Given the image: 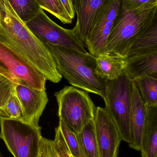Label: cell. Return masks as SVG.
Masks as SVG:
<instances>
[{"mask_svg": "<svg viewBox=\"0 0 157 157\" xmlns=\"http://www.w3.org/2000/svg\"><path fill=\"white\" fill-rule=\"evenodd\" d=\"M54 59L62 77L73 86L104 97L106 80L95 73L96 58L90 53L45 44Z\"/></svg>", "mask_w": 157, "mask_h": 157, "instance_id": "obj_2", "label": "cell"}, {"mask_svg": "<svg viewBox=\"0 0 157 157\" xmlns=\"http://www.w3.org/2000/svg\"><path fill=\"white\" fill-rule=\"evenodd\" d=\"M40 7L58 18L63 24L73 22L65 13L59 0H35Z\"/></svg>", "mask_w": 157, "mask_h": 157, "instance_id": "obj_22", "label": "cell"}, {"mask_svg": "<svg viewBox=\"0 0 157 157\" xmlns=\"http://www.w3.org/2000/svg\"><path fill=\"white\" fill-rule=\"evenodd\" d=\"M0 75L13 84L23 82L37 89L46 90L45 77L1 39Z\"/></svg>", "mask_w": 157, "mask_h": 157, "instance_id": "obj_8", "label": "cell"}, {"mask_svg": "<svg viewBox=\"0 0 157 157\" xmlns=\"http://www.w3.org/2000/svg\"><path fill=\"white\" fill-rule=\"evenodd\" d=\"M59 1L67 15L73 20L75 15V12L73 0H59Z\"/></svg>", "mask_w": 157, "mask_h": 157, "instance_id": "obj_27", "label": "cell"}, {"mask_svg": "<svg viewBox=\"0 0 157 157\" xmlns=\"http://www.w3.org/2000/svg\"><path fill=\"white\" fill-rule=\"evenodd\" d=\"M132 81L124 75L114 80H106L103 99L105 106L117 124L122 141L129 144L131 139L130 117Z\"/></svg>", "mask_w": 157, "mask_h": 157, "instance_id": "obj_6", "label": "cell"}, {"mask_svg": "<svg viewBox=\"0 0 157 157\" xmlns=\"http://www.w3.org/2000/svg\"><path fill=\"white\" fill-rule=\"evenodd\" d=\"M14 90L13 83L8 79L0 75V111L5 116L6 103Z\"/></svg>", "mask_w": 157, "mask_h": 157, "instance_id": "obj_25", "label": "cell"}, {"mask_svg": "<svg viewBox=\"0 0 157 157\" xmlns=\"http://www.w3.org/2000/svg\"><path fill=\"white\" fill-rule=\"evenodd\" d=\"M135 81L145 105H157V78L142 77Z\"/></svg>", "mask_w": 157, "mask_h": 157, "instance_id": "obj_19", "label": "cell"}, {"mask_svg": "<svg viewBox=\"0 0 157 157\" xmlns=\"http://www.w3.org/2000/svg\"><path fill=\"white\" fill-rule=\"evenodd\" d=\"M145 104L141 97L135 81H132L131 108L130 117L131 139L129 143L131 148L140 151L141 149L143 131L146 120Z\"/></svg>", "mask_w": 157, "mask_h": 157, "instance_id": "obj_12", "label": "cell"}, {"mask_svg": "<svg viewBox=\"0 0 157 157\" xmlns=\"http://www.w3.org/2000/svg\"><path fill=\"white\" fill-rule=\"evenodd\" d=\"M4 116L12 119L22 120L23 113L22 109L14 89L6 103Z\"/></svg>", "mask_w": 157, "mask_h": 157, "instance_id": "obj_24", "label": "cell"}, {"mask_svg": "<svg viewBox=\"0 0 157 157\" xmlns=\"http://www.w3.org/2000/svg\"><path fill=\"white\" fill-rule=\"evenodd\" d=\"M125 59L124 75L131 81L145 77L157 78V52L132 55Z\"/></svg>", "mask_w": 157, "mask_h": 157, "instance_id": "obj_14", "label": "cell"}, {"mask_svg": "<svg viewBox=\"0 0 157 157\" xmlns=\"http://www.w3.org/2000/svg\"><path fill=\"white\" fill-rule=\"evenodd\" d=\"M96 60L95 73L105 80H114L124 74L125 59L112 55L103 54Z\"/></svg>", "mask_w": 157, "mask_h": 157, "instance_id": "obj_16", "label": "cell"}, {"mask_svg": "<svg viewBox=\"0 0 157 157\" xmlns=\"http://www.w3.org/2000/svg\"><path fill=\"white\" fill-rule=\"evenodd\" d=\"M48 147H49V143H48ZM49 157H50L49 156Z\"/></svg>", "mask_w": 157, "mask_h": 157, "instance_id": "obj_31", "label": "cell"}, {"mask_svg": "<svg viewBox=\"0 0 157 157\" xmlns=\"http://www.w3.org/2000/svg\"></svg>", "mask_w": 157, "mask_h": 157, "instance_id": "obj_32", "label": "cell"}, {"mask_svg": "<svg viewBox=\"0 0 157 157\" xmlns=\"http://www.w3.org/2000/svg\"><path fill=\"white\" fill-rule=\"evenodd\" d=\"M121 1L104 0L96 16L84 43L89 53L96 58L104 54L108 37L120 12Z\"/></svg>", "mask_w": 157, "mask_h": 157, "instance_id": "obj_9", "label": "cell"}, {"mask_svg": "<svg viewBox=\"0 0 157 157\" xmlns=\"http://www.w3.org/2000/svg\"><path fill=\"white\" fill-rule=\"evenodd\" d=\"M59 120L63 121L76 134L94 120L96 105L88 92L75 87L66 86L55 92Z\"/></svg>", "mask_w": 157, "mask_h": 157, "instance_id": "obj_5", "label": "cell"}, {"mask_svg": "<svg viewBox=\"0 0 157 157\" xmlns=\"http://www.w3.org/2000/svg\"><path fill=\"white\" fill-rule=\"evenodd\" d=\"M16 13L25 23L32 19L41 8L35 0H7Z\"/></svg>", "mask_w": 157, "mask_h": 157, "instance_id": "obj_20", "label": "cell"}, {"mask_svg": "<svg viewBox=\"0 0 157 157\" xmlns=\"http://www.w3.org/2000/svg\"><path fill=\"white\" fill-rule=\"evenodd\" d=\"M26 24L44 44L71 49L82 53L87 52L74 28L70 29L62 27L51 20L42 9Z\"/></svg>", "mask_w": 157, "mask_h": 157, "instance_id": "obj_7", "label": "cell"}, {"mask_svg": "<svg viewBox=\"0 0 157 157\" xmlns=\"http://www.w3.org/2000/svg\"><path fill=\"white\" fill-rule=\"evenodd\" d=\"M157 4L137 9L120 7L108 37L104 54L125 59L132 44L157 21Z\"/></svg>", "mask_w": 157, "mask_h": 157, "instance_id": "obj_3", "label": "cell"}, {"mask_svg": "<svg viewBox=\"0 0 157 157\" xmlns=\"http://www.w3.org/2000/svg\"><path fill=\"white\" fill-rule=\"evenodd\" d=\"M82 151L85 157H99L94 120L77 134Z\"/></svg>", "mask_w": 157, "mask_h": 157, "instance_id": "obj_18", "label": "cell"}, {"mask_svg": "<svg viewBox=\"0 0 157 157\" xmlns=\"http://www.w3.org/2000/svg\"><path fill=\"white\" fill-rule=\"evenodd\" d=\"M157 4V0H122L121 7L126 10L137 9L147 4Z\"/></svg>", "mask_w": 157, "mask_h": 157, "instance_id": "obj_26", "label": "cell"}, {"mask_svg": "<svg viewBox=\"0 0 157 157\" xmlns=\"http://www.w3.org/2000/svg\"><path fill=\"white\" fill-rule=\"evenodd\" d=\"M0 157H3L2 155V153H1V150H0Z\"/></svg>", "mask_w": 157, "mask_h": 157, "instance_id": "obj_30", "label": "cell"}, {"mask_svg": "<svg viewBox=\"0 0 157 157\" xmlns=\"http://www.w3.org/2000/svg\"><path fill=\"white\" fill-rule=\"evenodd\" d=\"M58 127L73 156L85 157L81 149L76 134L73 132L62 120H59Z\"/></svg>", "mask_w": 157, "mask_h": 157, "instance_id": "obj_21", "label": "cell"}, {"mask_svg": "<svg viewBox=\"0 0 157 157\" xmlns=\"http://www.w3.org/2000/svg\"><path fill=\"white\" fill-rule=\"evenodd\" d=\"M0 39L46 80L54 83L61 81L62 77L49 50L20 19L7 0H0Z\"/></svg>", "mask_w": 157, "mask_h": 157, "instance_id": "obj_1", "label": "cell"}, {"mask_svg": "<svg viewBox=\"0 0 157 157\" xmlns=\"http://www.w3.org/2000/svg\"><path fill=\"white\" fill-rule=\"evenodd\" d=\"M94 121L99 157H118L122 139L110 113L106 108L96 107Z\"/></svg>", "mask_w": 157, "mask_h": 157, "instance_id": "obj_10", "label": "cell"}, {"mask_svg": "<svg viewBox=\"0 0 157 157\" xmlns=\"http://www.w3.org/2000/svg\"><path fill=\"white\" fill-rule=\"evenodd\" d=\"M0 115H2V116H4L3 113L1 111H0Z\"/></svg>", "mask_w": 157, "mask_h": 157, "instance_id": "obj_29", "label": "cell"}, {"mask_svg": "<svg viewBox=\"0 0 157 157\" xmlns=\"http://www.w3.org/2000/svg\"><path fill=\"white\" fill-rule=\"evenodd\" d=\"M23 113L22 121L39 126V121L49 101L46 90L31 87L23 82L13 84Z\"/></svg>", "mask_w": 157, "mask_h": 157, "instance_id": "obj_11", "label": "cell"}, {"mask_svg": "<svg viewBox=\"0 0 157 157\" xmlns=\"http://www.w3.org/2000/svg\"><path fill=\"white\" fill-rule=\"evenodd\" d=\"M0 139L14 157H38L41 127L22 120L0 115Z\"/></svg>", "mask_w": 157, "mask_h": 157, "instance_id": "obj_4", "label": "cell"}, {"mask_svg": "<svg viewBox=\"0 0 157 157\" xmlns=\"http://www.w3.org/2000/svg\"><path fill=\"white\" fill-rule=\"evenodd\" d=\"M154 52H157V21L132 44L126 58L132 55Z\"/></svg>", "mask_w": 157, "mask_h": 157, "instance_id": "obj_17", "label": "cell"}, {"mask_svg": "<svg viewBox=\"0 0 157 157\" xmlns=\"http://www.w3.org/2000/svg\"><path fill=\"white\" fill-rule=\"evenodd\" d=\"M49 139L43 137L38 157H49Z\"/></svg>", "mask_w": 157, "mask_h": 157, "instance_id": "obj_28", "label": "cell"}, {"mask_svg": "<svg viewBox=\"0 0 157 157\" xmlns=\"http://www.w3.org/2000/svg\"><path fill=\"white\" fill-rule=\"evenodd\" d=\"M54 140H49V151L50 157H73L59 127L55 128Z\"/></svg>", "mask_w": 157, "mask_h": 157, "instance_id": "obj_23", "label": "cell"}, {"mask_svg": "<svg viewBox=\"0 0 157 157\" xmlns=\"http://www.w3.org/2000/svg\"><path fill=\"white\" fill-rule=\"evenodd\" d=\"M146 120L142 136V157H157V105L147 106Z\"/></svg>", "mask_w": 157, "mask_h": 157, "instance_id": "obj_15", "label": "cell"}, {"mask_svg": "<svg viewBox=\"0 0 157 157\" xmlns=\"http://www.w3.org/2000/svg\"><path fill=\"white\" fill-rule=\"evenodd\" d=\"M77 16L74 29L84 44L96 18L104 0H73Z\"/></svg>", "mask_w": 157, "mask_h": 157, "instance_id": "obj_13", "label": "cell"}]
</instances>
